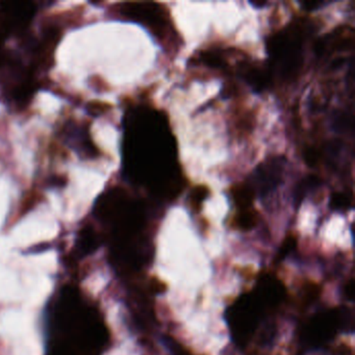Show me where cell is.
Listing matches in <instances>:
<instances>
[{
  "instance_id": "4fadbf2b",
  "label": "cell",
  "mask_w": 355,
  "mask_h": 355,
  "mask_svg": "<svg viewBox=\"0 0 355 355\" xmlns=\"http://www.w3.org/2000/svg\"><path fill=\"white\" fill-rule=\"evenodd\" d=\"M200 59L205 65L211 66L213 68L225 69L227 67V62H226L225 58L218 51H205V53H201Z\"/></svg>"
},
{
  "instance_id": "9c48e42d",
  "label": "cell",
  "mask_w": 355,
  "mask_h": 355,
  "mask_svg": "<svg viewBox=\"0 0 355 355\" xmlns=\"http://www.w3.org/2000/svg\"><path fill=\"white\" fill-rule=\"evenodd\" d=\"M240 76L257 92L266 90L272 78L269 67L255 64H242L240 66Z\"/></svg>"
},
{
  "instance_id": "5b68a950",
  "label": "cell",
  "mask_w": 355,
  "mask_h": 355,
  "mask_svg": "<svg viewBox=\"0 0 355 355\" xmlns=\"http://www.w3.org/2000/svg\"><path fill=\"white\" fill-rule=\"evenodd\" d=\"M35 13V3H0V36L24 31Z\"/></svg>"
},
{
  "instance_id": "52a82bcc",
  "label": "cell",
  "mask_w": 355,
  "mask_h": 355,
  "mask_svg": "<svg viewBox=\"0 0 355 355\" xmlns=\"http://www.w3.org/2000/svg\"><path fill=\"white\" fill-rule=\"evenodd\" d=\"M252 294L263 311H267L275 309L282 303L284 298V288L277 278L267 274L259 280Z\"/></svg>"
},
{
  "instance_id": "9a60e30c",
  "label": "cell",
  "mask_w": 355,
  "mask_h": 355,
  "mask_svg": "<svg viewBox=\"0 0 355 355\" xmlns=\"http://www.w3.org/2000/svg\"><path fill=\"white\" fill-rule=\"evenodd\" d=\"M209 190L207 186H197L193 189L190 195V205L195 211L201 209L203 201L209 197Z\"/></svg>"
},
{
  "instance_id": "8fae6325",
  "label": "cell",
  "mask_w": 355,
  "mask_h": 355,
  "mask_svg": "<svg viewBox=\"0 0 355 355\" xmlns=\"http://www.w3.org/2000/svg\"><path fill=\"white\" fill-rule=\"evenodd\" d=\"M259 221V214L254 207L249 209H238V213L234 216V223L239 230H250L257 225Z\"/></svg>"
},
{
  "instance_id": "5bb4252c",
  "label": "cell",
  "mask_w": 355,
  "mask_h": 355,
  "mask_svg": "<svg viewBox=\"0 0 355 355\" xmlns=\"http://www.w3.org/2000/svg\"><path fill=\"white\" fill-rule=\"evenodd\" d=\"M352 207V196L346 193H334L330 198V207L336 211H347Z\"/></svg>"
},
{
  "instance_id": "6da1fadb",
  "label": "cell",
  "mask_w": 355,
  "mask_h": 355,
  "mask_svg": "<svg viewBox=\"0 0 355 355\" xmlns=\"http://www.w3.org/2000/svg\"><path fill=\"white\" fill-rule=\"evenodd\" d=\"M303 32L300 26L292 24L270 38L268 53L271 58V76L286 82L294 80L302 65Z\"/></svg>"
},
{
  "instance_id": "3957f363",
  "label": "cell",
  "mask_w": 355,
  "mask_h": 355,
  "mask_svg": "<svg viewBox=\"0 0 355 355\" xmlns=\"http://www.w3.org/2000/svg\"><path fill=\"white\" fill-rule=\"evenodd\" d=\"M286 159L284 157H273L263 161L255 168L247 180L255 196L266 197L273 192L284 180Z\"/></svg>"
},
{
  "instance_id": "8992f818",
  "label": "cell",
  "mask_w": 355,
  "mask_h": 355,
  "mask_svg": "<svg viewBox=\"0 0 355 355\" xmlns=\"http://www.w3.org/2000/svg\"><path fill=\"white\" fill-rule=\"evenodd\" d=\"M122 15L153 28L159 33L167 24L165 10L155 3H128L120 9Z\"/></svg>"
},
{
  "instance_id": "d6986e66",
  "label": "cell",
  "mask_w": 355,
  "mask_h": 355,
  "mask_svg": "<svg viewBox=\"0 0 355 355\" xmlns=\"http://www.w3.org/2000/svg\"><path fill=\"white\" fill-rule=\"evenodd\" d=\"M347 290H348V292H347V296H348V298L352 299L353 295H354V284H353L352 282H351L350 284H349V286H347Z\"/></svg>"
},
{
  "instance_id": "2e32d148",
  "label": "cell",
  "mask_w": 355,
  "mask_h": 355,
  "mask_svg": "<svg viewBox=\"0 0 355 355\" xmlns=\"http://www.w3.org/2000/svg\"><path fill=\"white\" fill-rule=\"evenodd\" d=\"M297 245V240L295 236H290L284 240V242L282 243V248H280L279 253H278V257H279V259H284L286 255L290 254L293 250H294L295 247Z\"/></svg>"
},
{
  "instance_id": "ac0fdd59",
  "label": "cell",
  "mask_w": 355,
  "mask_h": 355,
  "mask_svg": "<svg viewBox=\"0 0 355 355\" xmlns=\"http://www.w3.org/2000/svg\"><path fill=\"white\" fill-rule=\"evenodd\" d=\"M300 3L303 9L307 10V11H313V10H317L319 8L323 7V6L327 5L328 3L319 1V0H313V1H302Z\"/></svg>"
},
{
  "instance_id": "7c38bea8",
  "label": "cell",
  "mask_w": 355,
  "mask_h": 355,
  "mask_svg": "<svg viewBox=\"0 0 355 355\" xmlns=\"http://www.w3.org/2000/svg\"><path fill=\"white\" fill-rule=\"evenodd\" d=\"M321 178L315 175H309L303 178L295 189V200L296 202H301L311 191L315 190L321 186Z\"/></svg>"
},
{
  "instance_id": "ba28073f",
  "label": "cell",
  "mask_w": 355,
  "mask_h": 355,
  "mask_svg": "<svg viewBox=\"0 0 355 355\" xmlns=\"http://www.w3.org/2000/svg\"><path fill=\"white\" fill-rule=\"evenodd\" d=\"M353 39H354V36H353L351 28H338L336 32L328 35L327 37L317 43L315 51L321 57L326 55H334L340 51H346L352 49Z\"/></svg>"
},
{
  "instance_id": "7a4b0ae2",
  "label": "cell",
  "mask_w": 355,
  "mask_h": 355,
  "mask_svg": "<svg viewBox=\"0 0 355 355\" xmlns=\"http://www.w3.org/2000/svg\"><path fill=\"white\" fill-rule=\"evenodd\" d=\"M265 313L253 294L243 295L227 311V321L232 338L244 346L252 338L259 320Z\"/></svg>"
},
{
  "instance_id": "30bf717a",
  "label": "cell",
  "mask_w": 355,
  "mask_h": 355,
  "mask_svg": "<svg viewBox=\"0 0 355 355\" xmlns=\"http://www.w3.org/2000/svg\"><path fill=\"white\" fill-rule=\"evenodd\" d=\"M232 196L238 209H249V207H253L255 195L247 182L232 187Z\"/></svg>"
},
{
  "instance_id": "277c9868",
  "label": "cell",
  "mask_w": 355,
  "mask_h": 355,
  "mask_svg": "<svg viewBox=\"0 0 355 355\" xmlns=\"http://www.w3.org/2000/svg\"><path fill=\"white\" fill-rule=\"evenodd\" d=\"M340 309L321 311L309 320L302 332L305 346H321L331 340L338 330L343 329Z\"/></svg>"
},
{
  "instance_id": "e0dca14e",
  "label": "cell",
  "mask_w": 355,
  "mask_h": 355,
  "mask_svg": "<svg viewBox=\"0 0 355 355\" xmlns=\"http://www.w3.org/2000/svg\"><path fill=\"white\" fill-rule=\"evenodd\" d=\"M320 157H321V153H320L319 149L315 148V147H309L305 150L304 159L307 165L311 166V167L317 165Z\"/></svg>"
}]
</instances>
